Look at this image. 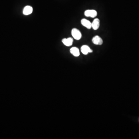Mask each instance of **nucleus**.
Wrapping results in <instances>:
<instances>
[{"label": "nucleus", "mask_w": 139, "mask_h": 139, "mask_svg": "<svg viewBox=\"0 0 139 139\" xmlns=\"http://www.w3.org/2000/svg\"><path fill=\"white\" fill-rule=\"evenodd\" d=\"M71 35L73 37L77 40H80L81 37V31L77 28H73L71 30Z\"/></svg>", "instance_id": "1"}, {"label": "nucleus", "mask_w": 139, "mask_h": 139, "mask_svg": "<svg viewBox=\"0 0 139 139\" xmlns=\"http://www.w3.org/2000/svg\"><path fill=\"white\" fill-rule=\"evenodd\" d=\"M84 14L86 16L93 18L97 16V12L95 10H87L84 12Z\"/></svg>", "instance_id": "2"}, {"label": "nucleus", "mask_w": 139, "mask_h": 139, "mask_svg": "<svg viewBox=\"0 0 139 139\" xmlns=\"http://www.w3.org/2000/svg\"><path fill=\"white\" fill-rule=\"evenodd\" d=\"M92 42L95 45H101L103 44V41L101 38L99 36L93 37L92 39Z\"/></svg>", "instance_id": "3"}, {"label": "nucleus", "mask_w": 139, "mask_h": 139, "mask_svg": "<svg viewBox=\"0 0 139 139\" xmlns=\"http://www.w3.org/2000/svg\"><path fill=\"white\" fill-rule=\"evenodd\" d=\"M81 51L84 55H87L89 53H92L93 50L90 48V47L87 45H84L82 46L81 48Z\"/></svg>", "instance_id": "4"}, {"label": "nucleus", "mask_w": 139, "mask_h": 139, "mask_svg": "<svg viewBox=\"0 0 139 139\" xmlns=\"http://www.w3.org/2000/svg\"><path fill=\"white\" fill-rule=\"evenodd\" d=\"M73 41V39L70 37L68 38H64L62 40V42L67 46H70L72 45Z\"/></svg>", "instance_id": "5"}, {"label": "nucleus", "mask_w": 139, "mask_h": 139, "mask_svg": "<svg viewBox=\"0 0 139 139\" xmlns=\"http://www.w3.org/2000/svg\"><path fill=\"white\" fill-rule=\"evenodd\" d=\"M33 11V8L31 6H27L24 7L23 11V14L26 16L32 14Z\"/></svg>", "instance_id": "6"}, {"label": "nucleus", "mask_w": 139, "mask_h": 139, "mask_svg": "<svg viewBox=\"0 0 139 139\" xmlns=\"http://www.w3.org/2000/svg\"><path fill=\"white\" fill-rule=\"evenodd\" d=\"M81 24L88 29H91L92 28V23L85 19H83L81 21Z\"/></svg>", "instance_id": "7"}, {"label": "nucleus", "mask_w": 139, "mask_h": 139, "mask_svg": "<svg viewBox=\"0 0 139 139\" xmlns=\"http://www.w3.org/2000/svg\"><path fill=\"white\" fill-rule=\"evenodd\" d=\"M100 27V20L98 18L94 19L92 23V28H93L94 30H96L99 29Z\"/></svg>", "instance_id": "8"}, {"label": "nucleus", "mask_w": 139, "mask_h": 139, "mask_svg": "<svg viewBox=\"0 0 139 139\" xmlns=\"http://www.w3.org/2000/svg\"><path fill=\"white\" fill-rule=\"evenodd\" d=\"M70 52L75 57H79L80 55V51L79 48L75 47L71 48L70 49Z\"/></svg>", "instance_id": "9"}]
</instances>
